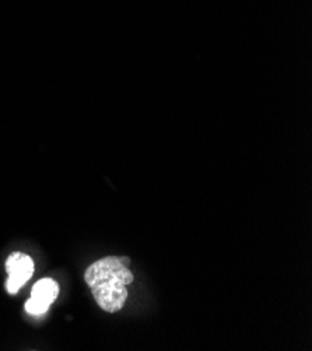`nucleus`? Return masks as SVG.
<instances>
[{
  "instance_id": "2",
  "label": "nucleus",
  "mask_w": 312,
  "mask_h": 351,
  "mask_svg": "<svg viewBox=\"0 0 312 351\" xmlns=\"http://www.w3.org/2000/svg\"><path fill=\"white\" fill-rule=\"evenodd\" d=\"M59 295V285L53 278H41L34 285L31 298L25 302V311L34 317L44 315Z\"/></svg>"
},
{
  "instance_id": "3",
  "label": "nucleus",
  "mask_w": 312,
  "mask_h": 351,
  "mask_svg": "<svg viewBox=\"0 0 312 351\" xmlns=\"http://www.w3.org/2000/svg\"><path fill=\"white\" fill-rule=\"evenodd\" d=\"M6 271L9 274L6 289L9 294H17L34 274V261L25 254L13 252L6 261Z\"/></svg>"
},
{
  "instance_id": "1",
  "label": "nucleus",
  "mask_w": 312,
  "mask_h": 351,
  "mask_svg": "<svg viewBox=\"0 0 312 351\" xmlns=\"http://www.w3.org/2000/svg\"><path fill=\"white\" fill-rule=\"evenodd\" d=\"M129 265L130 259L126 256H107L86 270V283L104 311L114 313L123 308L128 300L126 286L134 278Z\"/></svg>"
}]
</instances>
